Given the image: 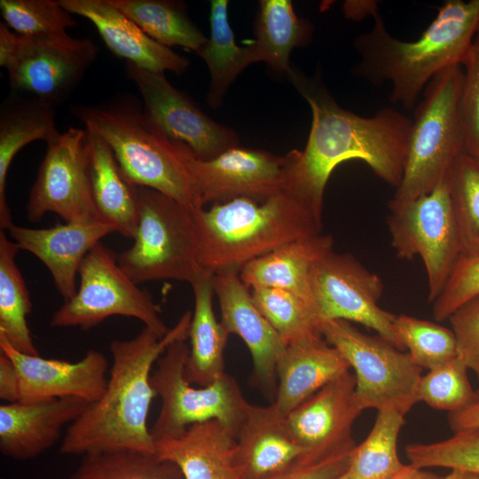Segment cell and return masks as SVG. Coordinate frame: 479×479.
<instances>
[{
  "label": "cell",
  "mask_w": 479,
  "mask_h": 479,
  "mask_svg": "<svg viewBox=\"0 0 479 479\" xmlns=\"http://www.w3.org/2000/svg\"><path fill=\"white\" fill-rule=\"evenodd\" d=\"M463 80L462 67L453 66L436 75L424 89L412 120L403 177L389 207L430 192L466 153Z\"/></svg>",
  "instance_id": "6"
},
{
  "label": "cell",
  "mask_w": 479,
  "mask_h": 479,
  "mask_svg": "<svg viewBox=\"0 0 479 479\" xmlns=\"http://www.w3.org/2000/svg\"><path fill=\"white\" fill-rule=\"evenodd\" d=\"M479 294V255L460 256L446 285L433 303V316L444 321Z\"/></svg>",
  "instance_id": "42"
},
{
  "label": "cell",
  "mask_w": 479,
  "mask_h": 479,
  "mask_svg": "<svg viewBox=\"0 0 479 479\" xmlns=\"http://www.w3.org/2000/svg\"><path fill=\"white\" fill-rule=\"evenodd\" d=\"M0 398L6 403L20 401V383L15 365L0 351Z\"/></svg>",
  "instance_id": "46"
},
{
  "label": "cell",
  "mask_w": 479,
  "mask_h": 479,
  "mask_svg": "<svg viewBox=\"0 0 479 479\" xmlns=\"http://www.w3.org/2000/svg\"><path fill=\"white\" fill-rule=\"evenodd\" d=\"M228 4L227 0L210 2V36L197 53L205 61L209 71L207 103L212 108L222 104L228 89L238 75L255 62L250 44L240 47L235 42L228 20Z\"/></svg>",
  "instance_id": "31"
},
{
  "label": "cell",
  "mask_w": 479,
  "mask_h": 479,
  "mask_svg": "<svg viewBox=\"0 0 479 479\" xmlns=\"http://www.w3.org/2000/svg\"><path fill=\"white\" fill-rule=\"evenodd\" d=\"M213 276L208 273L192 285L194 310L185 373L190 384L200 387L208 386L226 373L224 351L229 334L214 312Z\"/></svg>",
  "instance_id": "29"
},
{
  "label": "cell",
  "mask_w": 479,
  "mask_h": 479,
  "mask_svg": "<svg viewBox=\"0 0 479 479\" xmlns=\"http://www.w3.org/2000/svg\"><path fill=\"white\" fill-rule=\"evenodd\" d=\"M7 231L20 249L33 254L46 266L64 301L76 293L77 276L87 254L101 239L115 232L98 220L65 222L42 229L12 224Z\"/></svg>",
  "instance_id": "20"
},
{
  "label": "cell",
  "mask_w": 479,
  "mask_h": 479,
  "mask_svg": "<svg viewBox=\"0 0 479 479\" xmlns=\"http://www.w3.org/2000/svg\"><path fill=\"white\" fill-rule=\"evenodd\" d=\"M451 170L430 192L389 207L387 224L391 247L401 259L420 257L427 272L430 302L443 291L461 256L450 197Z\"/></svg>",
  "instance_id": "11"
},
{
  "label": "cell",
  "mask_w": 479,
  "mask_h": 479,
  "mask_svg": "<svg viewBox=\"0 0 479 479\" xmlns=\"http://www.w3.org/2000/svg\"><path fill=\"white\" fill-rule=\"evenodd\" d=\"M70 13L90 20L106 47L115 56L141 68L154 72L184 74L187 58L148 36L134 21L108 0H59Z\"/></svg>",
  "instance_id": "22"
},
{
  "label": "cell",
  "mask_w": 479,
  "mask_h": 479,
  "mask_svg": "<svg viewBox=\"0 0 479 479\" xmlns=\"http://www.w3.org/2000/svg\"><path fill=\"white\" fill-rule=\"evenodd\" d=\"M186 340L172 342L156 361L151 384L161 400L151 428L155 443L181 435L192 424L216 420L235 436L250 403L238 381L225 373L212 384L195 388L185 379Z\"/></svg>",
  "instance_id": "8"
},
{
  "label": "cell",
  "mask_w": 479,
  "mask_h": 479,
  "mask_svg": "<svg viewBox=\"0 0 479 479\" xmlns=\"http://www.w3.org/2000/svg\"><path fill=\"white\" fill-rule=\"evenodd\" d=\"M85 137V129L71 127L47 144L27 204L30 222L51 212L65 222L99 221L90 192Z\"/></svg>",
  "instance_id": "15"
},
{
  "label": "cell",
  "mask_w": 479,
  "mask_h": 479,
  "mask_svg": "<svg viewBox=\"0 0 479 479\" xmlns=\"http://www.w3.org/2000/svg\"><path fill=\"white\" fill-rule=\"evenodd\" d=\"M461 67L464 75L461 113L466 134L465 153L473 156L479 153V29Z\"/></svg>",
  "instance_id": "43"
},
{
  "label": "cell",
  "mask_w": 479,
  "mask_h": 479,
  "mask_svg": "<svg viewBox=\"0 0 479 479\" xmlns=\"http://www.w3.org/2000/svg\"><path fill=\"white\" fill-rule=\"evenodd\" d=\"M463 479H479V475L473 474V473H465L464 472Z\"/></svg>",
  "instance_id": "53"
},
{
  "label": "cell",
  "mask_w": 479,
  "mask_h": 479,
  "mask_svg": "<svg viewBox=\"0 0 479 479\" xmlns=\"http://www.w3.org/2000/svg\"><path fill=\"white\" fill-rule=\"evenodd\" d=\"M125 71L141 94L145 114L195 159L211 160L239 146L235 131L209 118L187 94L168 81L165 72L146 70L130 62H126Z\"/></svg>",
  "instance_id": "14"
},
{
  "label": "cell",
  "mask_w": 479,
  "mask_h": 479,
  "mask_svg": "<svg viewBox=\"0 0 479 479\" xmlns=\"http://www.w3.org/2000/svg\"><path fill=\"white\" fill-rule=\"evenodd\" d=\"M363 411L356 396L355 375L349 370L286 417L301 447L323 454L355 444L352 426Z\"/></svg>",
  "instance_id": "19"
},
{
  "label": "cell",
  "mask_w": 479,
  "mask_h": 479,
  "mask_svg": "<svg viewBox=\"0 0 479 479\" xmlns=\"http://www.w3.org/2000/svg\"><path fill=\"white\" fill-rule=\"evenodd\" d=\"M155 445L156 453L177 464L185 479H241L236 438L216 420L192 424Z\"/></svg>",
  "instance_id": "25"
},
{
  "label": "cell",
  "mask_w": 479,
  "mask_h": 479,
  "mask_svg": "<svg viewBox=\"0 0 479 479\" xmlns=\"http://www.w3.org/2000/svg\"><path fill=\"white\" fill-rule=\"evenodd\" d=\"M254 31L255 39L250 46L255 62H265L276 74L287 77L290 53L310 43L313 26L296 15L290 0H262Z\"/></svg>",
  "instance_id": "30"
},
{
  "label": "cell",
  "mask_w": 479,
  "mask_h": 479,
  "mask_svg": "<svg viewBox=\"0 0 479 479\" xmlns=\"http://www.w3.org/2000/svg\"><path fill=\"white\" fill-rule=\"evenodd\" d=\"M98 47L90 38L67 32L27 36L5 68L12 92L57 107L64 103L95 62Z\"/></svg>",
  "instance_id": "12"
},
{
  "label": "cell",
  "mask_w": 479,
  "mask_h": 479,
  "mask_svg": "<svg viewBox=\"0 0 479 479\" xmlns=\"http://www.w3.org/2000/svg\"><path fill=\"white\" fill-rule=\"evenodd\" d=\"M85 130L87 169L98 219L115 232L134 239L138 221L137 186L124 175L106 141L94 130Z\"/></svg>",
  "instance_id": "26"
},
{
  "label": "cell",
  "mask_w": 479,
  "mask_h": 479,
  "mask_svg": "<svg viewBox=\"0 0 479 479\" xmlns=\"http://www.w3.org/2000/svg\"><path fill=\"white\" fill-rule=\"evenodd\" d=\"M56 108L27 96L12 92L0 108V227L13 224L6 200V177L15 155L35 140L49 144L60 132L56 127Z\"/></svg>",
  "instance_id": "28"
},
{
  "label": "cell",
  "mask_w": 479,
  "mask_h": 479,
  "mask_svg": "<svg viewBox=\"0 0 479 479\" xmlns=\"http://www.w3.org/2000/svg\"><path fill=\"white\" fill-rule=\"evenodd\" d=\"M241 479H263L307 452L275 405L251 404L235 435Z\"/></svg>",
  "instance_id": "23"
},
{
  "label": "cell",
  "mask_w": 479,
  "mask_h": 479,
  "mask_svg": "<svg viewBox=\"0 0 479 479\" xmlns=\"http://www.w3.org/2000/svg\"><path fill=\"white\" fill-rule=\"evenodd\" d=\"M213 286L222 326L229 334H237L243 340L252 357L255 382L274 401L277 365L287 346L255 304L250 289L240 279V270L215 272Z\"/></svg>",
  "instance_id": "17"
},
{
  "label": "cell",
  "mask_w": 479,
  "mask_h": 479,
  "mask_svg": "<svg viewBox=\"0 0 479 479\" xmlns=\"http://www.w3.org/2000/svg\"><path fill=\"white\" fill-rule=\"evenodd\" d=\"M449 320L457 340L458 357L479 381V294L458 308Z\"/></svg>",
  "instance_id": "45"
},
{
  "label": "cell",
  "mask_w": 479,
  "mask_h": 479,
  "mask_svg": "<svg viewBox=\"0 0 479 479\" xmlns=\"http://www.w3.org/2000/svg\"><path fill=\"white\" fill-rule=\"evenodd\" d=\"M404 416L393 410L378 412L370 433L351 452L347 470L355 479H389L403 468L397 439Z\"/></svg>",
  "instance_id": "34"
},
{
  "label": "cell",
  "mask_w": 479,
  "mask_h": 479,
  "mask_svg": "<svg viewBox=\"0 0 479 479\" xmlns=\"http://www.w3.org/2000/svg\"><path fill=\"white\" fill-rule=\"evenodd\" d=\"M0 12L11 29L27 36L65 33L77 26L59 1L1 0Z\"/></svg>",
  "instance_id": "40"
},
{
  "label": "cell",
  "mask_w": 479,
  "mask_h": 479,
  "mask_svg": "<svg viewBox=\"0 0 479 479\" xmlns=\"http://www.w3.org/2000/svg\"><path fill=\"white\" fill-rule=\"evenodd\" d=\"M320 331L354 369L356 396L363 410H393L405 415L419 402L422 368L408 352L379 335L360 332L347 320L324 321Z\"/></svg>",
  "instance_id": "9"
},
{
  "label": "cell",
  "mask_w": 479,
  "mask_h": 479,
  "mask_svg": "<svg viewBox=\"0 0 479 479\" xmlns=\"http://www.w3.org/2000/svg\"><path fill=\"white\" fill-rule=\"evenodd\" d=\"M333 479H355V478L348 472V470H346L345 472H343L342 474H341L340 475Z\"/></svg>",
  "instance_id": "52"
},
{
  "label": "cell",
  "mask_w": 479,
  "mask_h": 479,
  "mask_svg": "<svg viewBox=\"0 0 479 479\" xmlns=\"http://www.w3.org/2000/svg\"><path fill=\"white\" fill-rule=\"evenodd\" d=\"M89 402L59 397L0 406V452L15 460L34 459L51 448L63 428L85 411Z\"/></svg>",
  "instance_id": "21"
},
{
  "label": "cell",
  "mask_w": 479,
  "mask_h": 479,
  "mask_svg": "<svg viewBox=\"0 0 479 479\" xmlns=\"http://www.w3.org/2000/svg\"><path fill=\"white\" fill-rule=\"evenodd\" d=\"M479 167V153L475 155L470 156Z\"/></svg>",
  "instance_id": "54"
},
{
  "label": "cell",
  "mask_w": 479,
  "mask_h": 479,
  "mask_svg": "<svg viewBox=\"0 0 479 479\" xmlns=\"http://www.w3.org/2000/svg\"><path fill=\"white\" fill-rule=\"evenodd\" d=\"M343 12L347 19L360 20L379 12L378 4L375 1H345Z\"/></svg>",
  "instance_id": "49"
},
{
  "label": "cell",
  "mask_w": 479,
  "mask_h": 479,
  "mask_svg": "<svg viewBox=\"0 0 479 479\" xmlns=\"http://www.w3.org/2000/svg\"><path fill=\"white\" fill-rule=\"evenodd\" d=\"M464 472L459 470H451V472L446 475L445 476H443V479H463Z\"/></svg>",
  "instance_id": "51"
},
{
  "label": "cell",
  "mask_w": 479,
  "mask_h": 479,
  "mask_svg": "<svg viewBox=\"0 0 479 479\" xmlns=\"http://www.w3.org/2000/svg\"><path fill=\"white\" fill-rule=\"evenodd\" d=\"M311 288L320 326L331 319L356 322L404 350L393 328L396 315L378 305L382 280L354 255L333 250L321 258L312 271Z\"/></svg>",
  "instance_id": "13"
},
{
  "label": "cell",
  "mask_w": 479,
  "mask_h": 479,
  "mask_svg": "<svg viewBox=\"0 0 479 479\" xmlns=\"http://www.w3.org/2000/svg\"><path fill=\"white\" fill-rule=\"evenodd\" d=\"M76 293L53 313V327L90 329L113 316L139 319L163 337L170 328L152 294L142 290L120 267L117 254L101 242L84 257Z\"/></svg>",
  "instance_id": "10"
},
{
  "label": "cell",
  "mask_w": 479,
  "mask_h": 479,
  "mask_svg": "<svg viewBox=\"0 0 479 479\" xmlns=\"http://www.w3.org/2000/svg\"><path fill=\"white\" fill-rule=\"evenodd\" d=\"M373 19V27L355 40L361 59L354 74L374 85L389 82L390 100L411 109L436 75L461 66L479 29V0L445 1L420 36L410 42L391 35L379 12Z\"/></svg>",
  "instance_id": "3"
},
{
  "label": "cell",
  "mask_w": 479,
  "mask_h": 479,
  "mask_svg": "<svg viewBox=\"0 0 479 479\" xmlns=\"http://www.w3.org/2000/svg\"><path fill=\"white\" fill-rule=\"evenodd\" d=\"M450 197L461 256L479 255V167L467 153L452 168Z\"/></svg>",
  "instance_id": "37"
},
{
  "label": "cell",
  "mask_w": 479,
  "mask_h": 479,
  "mask_svg": "<svg viewBox=\"0 0 479 479\" xmlns=\"http://www.w3.org/2000/svg\"><path fill=\"white\" fill-rule=\"evenodd\" d=\"M194 216L200 263L211 273L240 271L287 242L322 231V216L286 191L262 202L237 198L214 203Z\"/></svg>",
  "instance_id": "4"
},
{
  "label": "cell",
  "mask_w": 479,
  "mask_h": 479,
  "mask_svg": "<svg viewBox=\"0 0 479 479\" xmlns=\"http://www.w3.org/2000/svg\"><path fill=\"white\" fill-rule=\"evenodd\" d=\"M448 421L453 432L479 428V390L475 391L474 399L466 407L450 412Z\"/></svg>",
  "instance_id": "47"
},
{
  "label": "cell",
  "mask_w": 479,
  "mask_h": 479,
  "mask_svg": "<svg viewBox=\"0 0 479 479\" xmlns=\"http://www.w3.org/2000/svg\"><path fill=\"white\" fill-rule=\"evenodd\" d=\"M393 328L404 349L422 369L431 370L458 356L452 329L405 314L396 315Z\"/></svg>",
  "instance_id": "38"
},
{
  "label": "cell",
  "mask_w": 479,
  "mask_h": 479,
  "mask_svg": "<svg viewBox=\"0 0 479 479\" xmlns=\"http://www.w3.org/2000/svg\"><path fill=\"white\" fill-rule=\"evenodd\" d=\"M20 35L11 29L4 22L0 23V66L6 68L14 55Z\"/></svg>",
  "instance_id": "48"
},
{
  "label": "cell",
  "mask_w": 479,
  "mask_h": 479,
  "mask_svg": "<svg viewBox=\"0 0 479 479\" xmlns=\"http://www.w3.org/2000/svg\"><path fill=\"white\" fill-rule=\"evenodd\" d=\"M290 154L277 156L255 149L231 148L218 156L200 161L190 158L199 206L237 198L262 202L285 190Z\"/></svg>",
  "instance_id": "16"
},
{
  "label": "cell",
  "mask_w": 479,
  "mask_h": 479,
  "mask_svg": "<svg viewBox=\"0 0 479 479\" xmlns=\"http://www.w3.org/2000/svg\"><path fill=\"white\" fill-rule=\"evenodd\" d=\"M148 36L166 46L198 53L208 37L192 22L182 2L169 0H108Z\"/></svg>",
  "instance_id": "32"
},
{
  "label": "cell",
  "mask_w": 479,
  "mask_h": 479,
  "mask_svg": "<svg viewBox=\"0 0 479 479\" xmlns=\"http://www.w3.org/2000/svg\"><path fill=\"white\" fill-rule=\"evenodd\" d=\"M0 351L16 366L22 402L78 397L93 403L106 389L108 361L98 350L90 349L82 359L72 363L24 354L0 336Z\"/></svg>",
  "instance_id": "18"
},
{
  "label": "cell",
  "mask_w": 479,
  "mask_h": 479,
  "mask_svg": "<svg viewBox=\"0 0 479 479\" xmlns=\"http://www.w3.org/2000/svg\"><path fill=\"white\" fill-rule=\"evenodd\" d=\"M192 317L191 310L185 311L163 337L145 326L131 339L110 343L113 365L106 389L68 426L60 446L63 454L118 450L156 453L147 425L157 397L150 381L152 368L172 342L188 339Z\"/></svg>",
  "instance_id": "2"
},
{
  "label": "cell",
  "mask_w": 479,
  "mask_h": 479,
  "mask_svg": "<svg viewBox=\"0 0 479 479\" xmlns=\"http://www.w3.org/2000/svg\"><path fill=\"white\" fill-rule=\"evenodd\" d=\"M67 479H185L178 466L157 453L133 450L82 456Z\"/></svg>",
  "instance_id": "35"
},
{
  "label": "cell",
  "mask_w": 479,
  "mask_h": 479,
  "mask_svg": "<svg viewBox=\"0 0 479 479\" xmlns=\"http://www.w3.org/2000/svg\"><path fill=\"white\" fill-rule=\"evenodd\" d=\"M137 204L134 243L117 254L120 267L136 284L175 279L192 286L211 273L200 263L196 209L142 186Z\"/></svg>",
  "instance_id": "7"
},
{
  "label": "cell",
  "mask_w": 479,
  "mask_h": 479,
  "mask_svg": "<svg viewBox=\"0 0 479 479\" xmlns=\"http://www.w3.org/2000/svg\"><path fill=\"white\" fill-rule=\"evenodd\" d=\"M251 294L286 346L323 337L314 310L289 291L258 287L252 289Z\"/></svg>",
  "instance_id": "36"
},
{
  "label": "cell",
  "mask_w": 479,
  "mask_h": 479,
  "mask_svg": "<svg viewBox=\"0 0 479 479\" xmlns=\"http://www.w3.org/2000/svg\"><path fill=\"white\" fill-rule=\"evenodd\" d=\"M355 446L323 454L305 452L287 467L263 479H333L348 469Z\"/></svg>",
  "instance_id": "44"
},
{
  "label": "cell",
  "mask_w": 479,
  "mask_h": 479,
  "mask_svg": "<svg viewBox=\"0 0 479 479\" xmlns=\"http://www.w3.org/2000/svg\"><path fill=\"white\" fill-rule=\"evenodd\" d=\"M467 369L457 356L421 375L417 389L419 402L449 413L466 407L475 394L467 377Z\"/></svg>",
  "instance_id": "41"
},
{
  "label": "cell",
  "mask_w": 479,
  "mask_h": 479,
  "mask_svg": "<svg viewBox=\"0 0 479 479\" xmlns=\"http://www.w3.org/2000/svg\"><path fill=\"white\" fill-rule=\"evenodd\" d=\"M287 78L310 105L312 122L304 150L289 152L284 191L322 216L328 178L349 160L364 161L381 180L399 185L412 119L390 107L361 116L340 106L318 76L292 67Z\"/></svg>",
  "instance_id": "1"
},
{
  "label": "cell",
  "mask_w": 479,
  "mask_h": 479,
  "mask_svg": "<svg viewBox=\"0 0 479 479\" xmlns=\"http://www.w3.org/2000/svg\"><path fill=\"white\" fill-rule=\"evenodd\" d=\"M349 370L347 360L323 337L288 345L277 365L278 385L272 404L286 417Z\"/></svg>",
  "instance_id": "27"
},
{
  "label": "cell",
  "mask_w": 479,
  "mask_h": 479,
  "mask_svg": "<svg viewBox=\"0 0 479 479\" xmlns=\"http://www.w3.org/2000/svg\"><path fill=\"white\" fill-rule=\"evenodd\" d=\"M71 112L106 141L131 183L201 208L189 163L192 155L148 119L135 97L117 95L100 104L75 105Z\"/></svg>",
  "instance_id": "5"
},
{
  "label": "cell",
  "mask_w": 479,
  "mask_h": 479,
  "mask_svg": "<svg viewBox=\"0 0 479 479\" xmlns=\"http://www.w3.org/2000/svg\"><path fill=\"white\" fill-rule=\"evenodd\" d=\"M389 479H443V476L410 464L404 465L401 470Z\"/></svg>",
  "instance_id": "50"
},
{
  "label": "cell",
  "mask_w": 479,
  "mask_h": 479,
  "mask_svg": "<svg viewBox=\"0 0 479 479\" xmlns=\"http://www.w3.org/2000/svg\"><path fill=\"white\" fill-rule=\"evenodd\" d=\"M333 250L334 239L329 234L299 238L248 262L240 269V276L251 290L275 287L289 291L315 312L312 271L316 263Z\"/></svg>",
  "instance_id": "24"
},
{
  "label": "cell",
  "mask_w": 479,
  "mask_h": 479,
  "mask_svg": "<svg viewBox=\"0 0 479 479\" xmlns=\"http://www.w3.org/2000/svg\"><path fill=\"white\" fill-rule=\"evenodd\" d=\"M410 464L419 467H445L479 475V428L453 432L444 440L405 447Z\"/></svg>",
  "instance_id": "39"
},
{
  "label": "cell",
  "mask_w": 479,
  "mask_h": 479,
  "mask_svg": "<svg viewBox=\"0 0 479 479\" xmlns=\"http://www.w3.org/2000/svg\"><path fill=\"white\" fill-rule=\"evenodd\" d=\"M20 250L4 231L0 232V336L24 354L39 355L27 317L32 302L22 274L15 263Z\"/></svg>",
  "instance_id": "33"
}]
</instances>
